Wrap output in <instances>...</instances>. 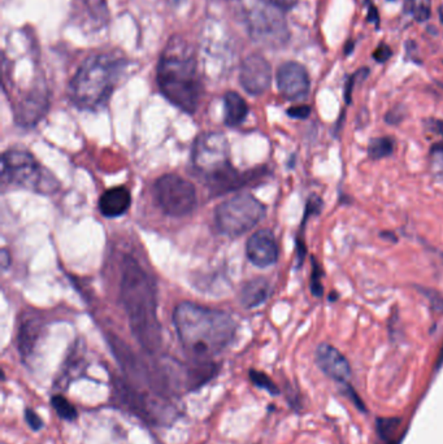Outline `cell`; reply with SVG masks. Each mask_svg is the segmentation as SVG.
Returning <instances> with one entry per match:
<instances>
[{
  "instance_id": "1",
  "label": "cell",
  "mask_w": 443,
  "mask_h": 444,
  "mask_svg": "<svg viewBox=\"0 0 443 444\" xmlns=\"http://www.w3.org/2000/svg\"><path fill=\"white\" fill-rule=\"evenodd\" d=\"M173 323L181 346L194 361H212L236 337V322L229 313L195 303L179 304Z\"/></svg>"
},
{
  "instance_id": "2",
  "label": "cell",
  "mask_w": 443,
  "mask_h": 444,
  "mask_svg": "<svg viewBox=\"0 0 443 444\" xmlns=\"http://www.w3.org/2000/svg\"><path fill=\"white\" fill-rule=\"evenodd\" d=\"M121 299L134 338L147 353L156 355L163 346L156 284L132 256L123 257Z\"/></svg>"
},
{
  "instance_id": "3",
  "label": "cell",
  "mask_w": 443,
  "mask_h": 444,
  "mask_svg": "<svg viewBox=\"0 0 443 444\" xmlns=\"http://www.w3.org/2000/svg\"><path fill=\"white\" fill-rule=\"evenodd\" d=\"M158 85L170 103L186 114L198 109L203 84L195 57L182 45L172 43L158 66Z\"/></svg>"
},
{
  "instance_id": "4",
  "label": "cell",
  "mask_w": 443,
  "mask_h": 444,
  "mask_svg": "<svg viewBox=\"0 0 443 444\" xmlns=\"http://www.w3.org/2000/svg\"><path fill=\"white\" fill-rule=\"evenodd\" d=\"M123 61L112 55L87 57L69 86V98L80 109L103 108L123 72Z\"/></svg>"
},
{
  "instance_id": "5",
  "label": "cell",
  "mask_w": 443,
  "mask_h": 444,
  "mask_svg": "<svg viewBox=\"0 0 443 444\" xmlns=\"http://www.w3.org/2000/svg\"><path fill=\"white\" fill-rule=\"evenodd\" d=\"M114 406L150 426H167L177 417V409L170 397L138 388L126 378L112 379Z\"/></svg>"
},
{
  "instance_id": "6",
  "label": "cell",
  "mask_w": 443,
  "mask_h": 444,
  "mask_svg": "<svg viewBox=\"0 0 443 444\" xmlns=\"http://www.w3.org/2000/svg\"><path fill=\"white\" fill-rule=\"evenodd\" d=\"M1 181L40 194L55 192L57 181L25 150H10L1 158Z\"/></svg>"
},
{
  "instance_id": "7",
  "label": "cell",
  "mask_w": 443,
  "mask_h": 444,
  "mask_svg": "<svg viewBox=\"0 0 443 444\" xmlns=\"http://www.w3.org/2000/svg\"><path fill=\"white\" fill-rule=\"evenodd\" d=\"M265 216V206L251 194H238L217 206L215 221L224 236H243Z\"/></svg>"
},
{
  "instance_id": "8",
  "label": "cell",
  "mask_w": 443,
  "mask_h": 444,
  "mask_svg": "<svg viewBox=\"0 0 443 444\" xmlns=\"http://www.w3.org/2000/svg\"><path fill=\"white\" fill-rule=\"evenodd\" d=\"M155 199L159 208L172 217H183L197 206L195 186L177 174H164L155 182Z\"/></svg>"
},
{
  "instance_id": "9",
  "label": "cell",
  "mask_w": 443,
  "mask_h": 444,
  "mask_svg": "<svg viewBox=\"0 0 443 444\" xmlns=\"http://www.w3.org/2000/svg\"><path fill=\"white\" fill-rule=\"evenodd\" d=\"M193 162L202 176L232 165L227 137L223 132H216L199 135L193 147Z\"/></svg>"
},
{
  "instance_id": "10",
  "label": "cell",
  "mask_w": 443,
  "mask_h": 444,
  "mask_svg": "<svg viewBox=\"0 0 443 444\" xmlns=\"http://www.w3.org/2000/svg\"><path fill=\"white\" fill-rule=\"evenodd\" d=\"M281 10L269 6V8L257 10L253 20V30L256 38L268 46L278 47L285 45L289 39V30Z\"/></svg>"
},
{
  "instance_id": "11",
  "label": "cell",
  "mask_w": 443,
  "mask_h": 444,
  "mask_svg": "<svg viewBox=\"0 0 443 444\" xmlns=\"http://www.w3.org/2000/svg\"><path fill=\"white\" fill-rule=\"evenodd\" d=\"M277 86L285 99L298 102L310 93V76L307 69L295 61H289L280 66L277 72Z\"/></svg>"
},
{
  "instance_id": "12",
  "label": "cell",
  "mask_w": 443,
  "mask_h": 444,
  "mask_svg": "<svg viewBox=\"0 0 443 444\" xmlns=\"http://www.w3.org/2000/svg\"><path fill=\"white\" fill-rule=\"evenodd\" d=\"M239 81L248 94H263L272 84V68L262 55H250L241 66Z\"/></svg>"
},
{
  "instance_id": "13",
  "label": "cell",
  "mask_w": 443,
  "mask_h": 444,
  "mask_svg": "<svg viewBox=\"0 0 443 444\" xmlns=\"http://www.w3.org/2000/svg\"><path fill=\"white\" fill-rule=\"evenodd\" d=\"M278 245L271 230H259L250 236L246 254L248 260L257 268H268L278 260Z\"/></svg>"
},
{
  "instance_id": "14",
  "label": "cell",
  "mask_w": 443,
  "mask_h": 444,
  "mask_svg": "<svg viewBox=\"0 0 443 444\" xmlns=\"http://www.w3.org/2000/svg\"><path fill=\"white\" fill-rule=\"evenodd\" d=\"M316 364L321 372L336 382L346 383L351 377V367L347 359L328 343H321L316 350Z\"/></svg>"
},
{
  "instance_id": "15",
  "label": "cell",
  "mask_w": 443,
  "mask_h": 444,
  "mask_svg": "<svg viewBox=\"0 0 443 444\" xmlns=\"http://www.w3.org/2000/svg\"><path fill=\"white\" fill-rule=\"evenodd\" d=\"M86 369L85 350L82 342H77L73 349L69 351L64 365L59 372L57 379L54 382V388L57 391H64L69 385L80 378Z\"/></svg>"
},
{
  "instance_id": "16",
  "label": "cell",
  "mask_w": 443,
  "mask_h": 444,
  "mask_svg": "<svg viewBox=\"0 0 443 444\" xmlns=\"http://www.w3.org/2000/svg\"><path fill=\"white\" fill-rule=\"evenodd\" d=\"M132 206V194L125 186H116L105 190L99 198L98 207L104 217L116 218L123 216Z\"/></svg>"
},
{
  "instance_id": "17",
  "label": "cell",
  "mask_w": 443,
  "mask_h": 444,
  "mask_svg": "<svg viewBox=\"0 0 443 444\" xmlns=\"http://www.w3.org/2000/svg\"><path fill=\"white\" fill-rule=\"evenodd\" d=\"M40 334L42 322L37 317H29L21 323L19 331V351L21 358L25 362L33 358Z\"/></svg>"
},
{
  "instance_id": "18",
  "label": "cell",
  "mask_w": 443,
  "mask_h": 444,
  "mask_svg": "<svg viewBox=\"0 0 443 444\" xmlns=\"http://www.w3.org/2000/svg\"><path fill=\"white\" fill-rule=\"evenodd\" d=\"M47 109V100L43 95H30L19 107L16 114L17 123L24 128L34 126Z\"/></svg>"
},
{
  "instance_id": "19",
  "label": "cell",
  "mask_w": 443,
  "mask_h": 444,
  "mask_svg": "<svg viewBox=\"0 0 443 444\" xmlns=\"http://www.w3.org/2000/svg\"><path fill=\"white\" fill-rule=\"evenodd\" d=\"M269 293H271L269 282L265 278L257 277V278L248 281L242 287L239 299L245 308L253 309V308L262 305L268 299Z\"/></svg>"
},
{
  "instance_id": "20",
  "label": "cell",
  "mask_w": 443,
  "mask_h": 444,
  "mask_svg": "<svg viewBox=\"0 0 443 444\" xmlns=\"http://www.w3.org/2000/svg\"><path fill=\"white\" fill-rule=\"evenodd\" d=\"M225 123L229 128H236L243 123L248 114V105L245 99L234 91H229L224 96Z\"/></svg>"
},
{
  "instance_id": "21",
  "label": "cell",
  "mask_w": 443,
  "mask_h": 444,
  "mask_svg": "<svg viewBox=\"0 0 443 444\" xmlns=\"http://www.w3.org/2000/svg\"><path fill=\"white\" fill-rule=\"evenodd\" d=\"M399 426V418H378L377 434L381 441L380 444H399V441L394 439Z\"/></svg>"
},
{
  "instance_id": "22",
  "label": "cell",
  "mask_w": 443,
  "mask_h": 444,
  "mask_svg": "<svg viewBox=\"0 0 443 444\" xmlns=\"http://www.w3.org/2000/svg\"><path fill=\"white\" fill-rule=\"evenodd\" d=\"M394 151V141L390 137L373 138L368 144V155L372 160H381Z\"/></svg>"
},
{
  "instance_id": "23",
  "label": "cell",
  "mask_w": 443,
  "mask_h": 444,
  "mask_svg": "<svg viewBox=\"0 0 443 444\" xmlns=\"http://www.w3.org/2000/svg\"><path fill=\"white\" fill-rule=\"evenodd\" d=\"M51 406L55 409L60 418L68 422H73L78 418V411L64 395L55 394L51 397Z\"/></svg>"
},
{
  "instance_id": "24",
  "label": "cell",
  "mask_w": 443,
  "mask_h": 444,
  "mask_svg": "<svg viewBox=\"0 0 443 444\" xmlns=\"http://www.w3.org/2000/svg\"><path fill=\"white\" fill-rule=\"evenodd\" d=\"M248 377L251 379V382L254 383V386L264 390L268 394L277 397L280 395V388H277V385L274 383L271 377H268L264 372L256 370V369H250L248 372Z\"/></svg>"
},
{
  "instance_id": "25",
  "label": "cell",
  "mask_w": 443,
  "mask_h": 444,
  "mask_svg": "<svg viewBox=\"0 0 443 444\" xmlns=\"http://www.w3.org/2000/svg\"><path fill=\"white\" fill-rule=\"evenodd\" d=\"M411 3L408 10L412 12L416 21L424 22L430 17V1L429 0H408Z\"/></svg>"
},
{
  "instance_id": "26",
  "label": "cell",
  "mask_w": 443,
  "mask_h": 444,
  "mask_svg": "<svg viewBox=\"0 0 443 444\" xmlns=\"http://www.w3.org/2000/svg\"><path fill=\"white\" fill-rule=\"evenodd\" d=\"M24 418H25V422L28 424L29 427H30L33 431H36V433H38V431H40V430L45 427L43 420H42V418L38 416V413H37L34 409H31V408H27V409H25Z\"/></svg>"
},
{
  "instance_id": "27",
  "label": "cell",
  "mask_w": 443,
  "mask_h": 444,
  "mask_svg": "<svg viewBox=\"0 0 443 444\" xmlns=\"http://www.w3.org/2000/svg\"><path fill=\"white\" fill-rule=\"evenodd\" d=\"M369 70L367 68H363V69H359L356 73H354L352 76L350 77L347 84H346V89H345V99H346V103L350 105L351 103V96H352V90H354V85L355 82L364 79L368 76Z\"/></svg>"
},
{
  "instance_id": "28",
  "label": "cell",
  "mask_w": 443,
  "mask_h": 444,
  "mask_svg": "<svg viewBox=\"0 0 443 444\" xmlns=\"http://www.w3.org/2000/svg\"><path fill=\"white\" fill-rule=\"evenodd\" d=\"M313 261V270H312V280H311V290L312 293L317 298L322 296L324 293V289H322V284H321V270L319 264L312 259Z\"/></svg>"
},
{
  "instance_id": "29",
  "label": "cell",
  "mask_w": 443,
  "mask_h": 444,
  "mask_svg": "<svg viewBox=\"0 0 443 444\" xmlns=\"http://www.w3.org/2000/svg\"><path fill=\"white\" fill-rule=\"evenodd\" d=\"M86 4L94 17L99 20L107 19V7L105 0H86Z\"/></svg>"
},
{
  "instance_id": "30",
  "label": "cell",
  "mask_w": 443,
  "mask_h": 444,
  "mask_svg": "<svg viewBox=\"0 0 443 444\" xmlns=\"http://www.w3.org/2000/svg\"><path fill=\"white\" fill-rule=\"evenodd\" d=\"M421 291L430 300L434 311L443 313V293H437L434 290H425V289H421Z\"/></svg>"
},
{
  "instance_id": "31",
  "label": "cell",
  "mask_w": 443,
  "mask_h": 444,
  "mask_svg": "<svg viewBox=\"0 0 443 444\" xmlns=\"http://www.w3.org/2000/svg\"><path fill=\"white\" fill-rule=\"evenodd\" d=\"M321 208H322V201L319 197H311L307 201V207H306V213H304V218L303 221H306L307 218L310 217L311 215H319L320 213Z\"/></svg>"
},
{
  "instance_id": "32",
  "label": "cell",
  "mask_w": 443,
  "mask_h": 444,
  "mask_svg": "<svg viewBox=\"0 0 443 444\" xmlns=\"http://www.w3.org/2000/svg\"><path fill=\"white\" fill-rule=\"evenodd\" d=\"M287 114L292 118L306 120L311 114V108L308 105H296L287 109Z\"/></svg>"
},
{
  "instance_id": "33",
  "label": "cell",
  "mask_w": 443,
  "mask_h": 444,
  "mask_svg": "<svg viewBox=\"0 0 443 444\" xmlns=\"http://www.w3.org/2000/svg\"><path fill=\"white\" fill-rule=\"evenodd\" d=\"M391 48L389 47L385 43H381L377 48H376V51L373 52V57H375V60L378 61V63H385L387 61L390 56H391Z\"/></svg>"
},
{
  "instance_id": "34",
  "label": "cell",
  "mask_w": 443,
  "mask_h": 444,
  "mask_svg": "<svg viewBox=\"0 0 443 444\" xmlns=\"http://www.w3.org/2000/svg\"><path fill=\"white\" fill-rule=\"evenodd\" d=\"M432 170L437 178L443 181V153H434Z\"/></svg>"
},
{
  "instance_id": "35",
  "label": "cell",
  "mask_w": 443,
  "mask_h": 444,
  "mask_svg": "<svg viewBox=\"0 0 443 444\" xmlns=\"http://www.w3.org/2000/svg\"><path fill=\"white\" fill-rule=\"evenodd\" d=\"M264 1L269 6H273L276 8L285 10L292 8L298 0H264Z\"/></svg>"
},
{
  "instance_id": "36",
  "label": "cell",
  "mask_w": 443,
  "mask_h": 444,
  "mask_svg": "<svg viewBox=\"0 0 443 444\" xmlns=\"http://www.w3.org/2000/svg\"><path fill=\"white\" fill-rule=\"evenodd\" d=\"M402 112H400V108H396V109H391L389 114H386V123H398L402 120Z\"/></svg>"
},
{
  "instance_id": "37",
  "label": "cell",
  "mask_w": 443,
  "mask_h": 444,
  "mask_svg": "<svg viewBox=\"0 0 443 444\" xmlns=\"http://www.w3.org/2000/svg\"><path fill=\"white\" fill-rule=\"evenodd\" d=\"M368 21L369 22H373L378 25L380 24V16H378L377 10L373 4H369V10H368Z\"/></svg>"
},
{
  "instance_id": "38",
  "label": "cell",
  "mask_w": 443,
  "mask_h": 444,
  "mask_svg": "<svg viewBox=\"0 0 443 444\" xmlns=\"http://www.w3.org/2000/svg\"><path fill=\"white\" fill-rule=\"evenodd\" d=\"M430 130L443 137V120H430Z\"/></svg>"
},
{
  "instance_id": "39",
  "label": "cell",
  "mask_w": 443,
  "mask_h": 444,
  "mask_svg": "<svg viewBox=\"0 0 443 444\" xmlns=\"http://www.w3.org/2000/svg\"><path fill=\"white\" fill-rule=\"evenodd\" d=\"M352 49H354V43L350 40L349 43H347V46L345 48V54H346V55H349V54L352 52Z\"/></svg>"
},
{
  "instance_id": "40",
  "label": "cell",
  "mask_w": 443,
  "mask_h": 444,
  "mask_svg": "<svg viewBox=\"0 0 443 444\" xmlns=\"http://www.w3.org/2000/svg\"><path fill=\"white\" fill-rule=\"evenodd\" d=\"M438 13H440V21L443 24V4L440 7V10H438Z\"/></svg>"
},
{
  "instance_id": "41",
  "label": "cell",
  "mask_w": 443,
  "mask_h": 444,
  "mask_svg": "<svg viewBox=\"0 0 443 444\" xmlns=\"http://www.w3.org/2000/svg\"><path fill=\"white\" fill-rule=\"evenodd\" d=\"M387 1H396V0H387Z\"/></svg>"
}]
</instances>
